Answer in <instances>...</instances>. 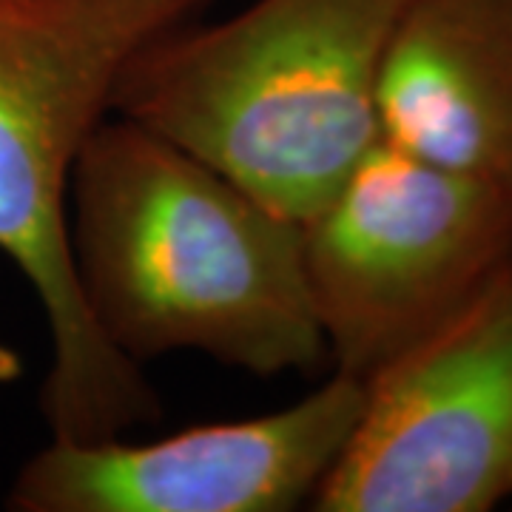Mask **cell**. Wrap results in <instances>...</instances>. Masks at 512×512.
<instances>
[{
  "label": "cell",
  "instance_id": "obj_8",
  "mask_svg": "<svg viewBox=\"0 0 512 512\" xmlns=\"http://www.w3.org/2000/svg\"><path fill=\"white\" fill-rule=\"evenodd\" d=\"M20 376V356L9 345L0 342V384L15 382Z\"/></svg>",
  "mask_w": 512,
  "mask_h": 512
},
{
  "label": "cell",
  "instance_id": "obj_4",
  "mask_svg": "<svg viewBox=\"0 0 512 512\" xmlns=\"http://www.w3.org/2000/svg\"><path fill=\"white\" fill-rule=\"evenodd\" d=\"M302 248L330 370L367 382L510 254L512 191L379 140L302 222Z\"/></svg>",
  "mask_w": 512,
  "mask_h": 512
},
{
  "label": "cell",
  "instance_id": "obj_2",
  "mask_svg": "<svg viewBox=\"0 0 512 512\" xmlns=\"http://www.w3.org/2000/svg\"><path fill=\"white\" fill-rule=\"evenodd\" d=\"M413 0H254L143 46L114 114L151 128L296 222L382 140L379 77Z\"/></svg>",
  "mask_w": 512,
  "mask_h": 512
},
{
  "label": "cell",
  "instance_id": "obj_1",
  "mask_svg": "<svg viewBox=\"0 0 512 512\" xmlns=\"http://www.w3.org/2000/svg\"><path fill=\"white\" fill-rule=\"evenodd\" d=\"M69 251L97 330L131 362L202 353L251 376L328 362L302 222L111 114L69 185Z\"/></svg>",
  "mask_w": 512,
  "mask_h": 512
},
{
  "label": "cell",
  "instance_id": "obj_3",
  "mask_svg": "<svg viewBox=\"0 0 512 512\" xmlns=\"http://www.w3.org/2000/svg\"><path fill=\"white\" fill-rule=\"evenodd\" d=\"M214 0H0V254L49 330V439L126 436L163 416L143 365L97 330L69 251V185L134 55Z\"/></svg>",
  "mask_w": 512,
  "mask_h": 512
},
{
  "label": "cell",
  "instance_id": "obj_6",
  "mask_svg": "<svg viewBox=\"0 0 512 512\" xmlns=\"http://www.w3.org/2000/svg\"><path fill=\"white\" fill-rule=\"evenodd\" d=\"M365 407V382L330 370L299 402L163 439H49L6 493L12 512H291L311 507Z\"/></svg>",
  "mask_w": 512,
  "mask_h": 512
},
{
  "label": "cell",
  "instance_id": "obj_5",
  "mask_svg": "<svg viewBox=\"0 0 512 512\" xmlns=\"http://www.w3.org/2000/svg\"><path fill=\"white\" fill-rule=\"evenodd\" d=\"M512 495V251L439 328L365 382L311 510L490 512Z\"/></svg>",
  "mask_w": 512,
  "mask_h": 512
},
{
  "label": "cell",
  "instance_id": "obj_7",
  "mask_svg": "<svg viewBox=\"0 0 512 512\" xmlns=\"http://www.w3.org/2000/svg\"><path fill=\"white\" fill-rule=\"evenodd\" d=\"M379 131L512 191V0H413L384 55Z\"/></svg>",
  "mask_w": 512,
  "mask_h": 512
}]
</instances>
